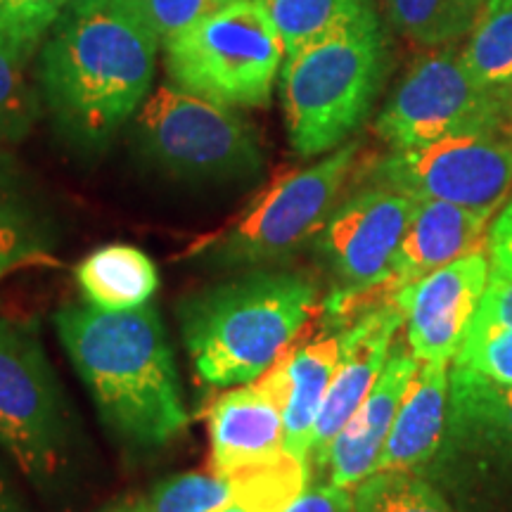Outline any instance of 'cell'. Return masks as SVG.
<instances>
[{
  "label": "cell",
  "instance_id": "6da1fadb",
  "mask_svg": "<svg viewBox=\"0 0 512 512\" xmlns=\"http://www.w3.org/2000/svg\"><path fill=\"white\" fill-rule=\"evenodd\" d=\"M162 43L117 0H72L38 55V86L57 126L100 150L150 95Z\"/></svg>",
  "mask_w": 512,
  "mask_h": 512
},
{
  "label": "cell",
  "instance_id": "7a4b0ae2",
  "mask_svg": "<svg viewBox=\"0 0 512 512\" xmlns=\"http://www.w3.org/2000/svg\"><path fill=\"white\" fill-rule=\"evenodd\" d=\"M55 328L102 422L138 448H159L188 427L169 335L150 304L133 311L64 306Z\"/></svg>",
  "mask_w": 512,
  "mask_h": 512
},
{
  "label": "cell",
  "instance_id": "3957f363",
  "mask_svg": "<svg viewBox=\"0 0 512 512\" xmlns=\"http://www.w3.org/2000/svg\"><path fill=\"white\" fill-rule=\"evenodd\" d=\"M318 306L311 278L259 266L185 297L178 320L195 373L230 389L259 380L285 356Z\"/></svg>",
  "mask_w": 512,
  "mask_h": 512
},
{
  "label": "cell",
  "instance_id": "277c9868",
  "mask_svg": "<svg viewBox=\"0 0 512 512\" xmlns=\"http://www.w3.org/2000/svg\"><path fill=\"white\" fill-rule=\"evenodd\" d=\"M387 64V38L373 5L287 55L280 95L292 150L320 157L349 143L373 110Z\"/></svg>",
  "mask_w": 512,
  "mask_h": 512
},
{
  "label": "cell",
  "instance_id": "5b68a950",
  "mask_svg": "<svg viewBox=\"0 0 512 512\" xmlns=\"http://www.w3.org/2000/svg\"><path fill=\"white\" fill-rule=\"evenodd\" d=\"M169 81L226 107H266L285 43L259 0H233L164 43Z\"/></svg>",
  "mask_w": 512,
  "mask_h": 512
},
{
  "label": "cell",
  "instance_id": "8992f818",
  "mask_svg": "<svg viewBox=\"0 0 512 512\" xmlns=\"http://www.w3.org/2000/svg\"><path fill=\"white\" fill-rule=\"evenodd\" d=\"M358 150L361 143L349 140L320 162L275 178L238 221L192 247L188 256L223 268H256L299 252L335 211Z\"/></svg>",
  "mask_w": 512,
  "mask_h": 512
},
{
  "label": "cell",
  "instance_id": "52a82bcc",
  "mask_svg": "<svg viewBox=\"0 0 512 512\" xmlns=\"http://www.w3.org/2000/svg\"><path fill=\"white\" fill-rule=\"evenodd\" d=\"M136 143L147 162L192 183H238L264 171L259 133L235 107L159 86L136 114Z\"/></svg>",
  "mask_w": 512,
  "mask_h": 512
},
{
  "label": "cell",
  "instance_id": "ba28073f",
  "mask_svg": "<svg viewBox=\"0 0 512 512\" xmlns=\"http://www.w3.org/2000/svg\"><path fill=\"white\" fill-rule=\"evenodd\" d=\"M72 422L36 323L0 318V448L34 482L69 460Z\"/></svg>",
  "mask_w": 512,
  "mask_h": 512
},
{
  "label": "cell",
  "instance_id": "9c48e42d",
  "mask_svg": "<svg viewBox=\"0 0 512 512\" xmlns=\"http://www.w3.org/2000/svg\"><path fill=\"white\" fill-rule=\"evenodd\" d=\"M415 211L413 197L368 185L339 202L313 238L332 290L323 302L325 320H342L373 299H392L396 254Z\"/></svg>",
  "mask_w": 512,
  "mask_h": 512
},
{
  "label": "cell",
  "instance_id": "30bf717a",
  "mask_svg": "<svg viewBox=\"0 0 512 512\" xmlns=\"http://www.w3.org/2000/svg\"><path fill=\"white\" fill-rule=\"evenodd\" d=\"M508 102L498 88L479 83L463 62V50L446 46L415 62L382 112L375 133L392 150H408L463 136L501 131Z\"/></svg>",
  "mask_w": 512,
  "mask_h": 512
},
{
  "label": "cell",
  "instance_id": "8fae6325",
  "mask_svg": "<svg viewBox=\"0 0 512 512\" xmlns=\"http://www.w3.org/2000/svg\"><path fill=\"white\" fill-rule=\"evenodd\" d=\"M366 181L413 200H439L494 216L512 195V138L482 131L392 150L370 166Z\"/></svg>",
  "mask_w": 512,
  "mask_h": 512
},
{
  "label": "cell",
  "instance_id": "7c38bea8",
  "mask_svg": "<svg viewBox=\"0 0 512 512\" xmlns=\"http://www.w3.org/2000/svg\"><path fill=\"white\" fill-rule=\"evenodd\" d=\"M430 475L475 503L512 498V387L451 366L446 439Z\"/></svg>",
  "mask_w": 512,
  "mask_h": 512
},
{
  "label": "cell",
  "instance_id": "4fadbf2b",
  "mask_svg": "<svg viewBox=\"0 0 512 512\" xmlns=\"http://www.w3.org/2000/svg\"><path fill=\"white\" fill-rule=\"evenodd\" d=\"M491 273L489 247L403 285L394 302L403 311L406 344L420 363H453L482 304Z\"/></svg>",
  "mask_w": 512,
  "mask_h": 512
},
{
  "label": "cell",
  "instance_id": "5bb4252c",
  "mask_svg": "<svg viewBox=\"0 0 512 512\" xmlns=\"http://www.w3.org/2000/svg\"><path fill=\"white\" fill-rule=\"evenodd\" d=\"M292 349L259 380L230 387L209 408V470L238 475L287 456L285 406L290 399Z\"/></svg>",
  "mask_w": 512,
  "mask_h": 512
},
{
  "label": "cell",
  "instance_id": "9a60e30c",
  "mask_svg": "<svg viewBox=\"0 0 512 512\" xmlns=\"http://www.w3.org/2000/svg\"><path fill=\"white\" fill-rule=\"evenodd\" d=\"M401 328L403 311L394 299L370 306L342 328L337 368L313 432L311 467L323 472L332 441L373 392Z\"/></svg>",
  "mask_w": 512,
  "mask_h": 512
},
{
  "label": "cell",
  "instance_id": "2e32d148",
  "mask_svg": "<svg viewBox=\"0 0 512 512\" xmlns=\"http://www.w3.org/2000/svg\"><path fill=\"white\" fill-rule=\"evenodd\" d=\"M418 368L420 361L408 349V344L392 349V356H389L380 380L375 382L373 392L332 441L323 467L328 484L354 491L363 479L377 472V463H380L384 444L392 432L396 413H399L403 396L411 387Z\"/></svg>",
  "mask_w": 512,
  "mask_h": 512
},
{
  "label": "cell",
  "instance_id": "e0dca14e",
  "mask_svg": "<svg viewBox=\"0 0 512 512\" xmlns=\"http://www.w3.org/2000/svg\"><path fill=\"white\" fill-rule=\"evenodd\" d=\"M491 216L439 200H415V211L396 254L389 287L425 278L463 256L489 247Z\"/></svg>",
  "mask_w": 512,
  "mask_h": 512
},
{
  "label": "cell",
  "instance_id": "ac0fdd59",
  "mask_svg": "<svg viewBox=\"0 0 512 512\" xmlns=\"http://www.w3.org/2000/svg\"><path fill=\"white\" fill-rule=\"evenodd\" d=\"M448 387L451 363H420L396 413L377 472L403 470L425 475L430 470L446 439Z\"/></svg>",
  "mask_w": 512,
  "mask_h": 512
},
{
  "label": "cell",
  "instance_id": "d6986e66",
  "mask_svg": "<svg viewBox=\"0 0 512 512\" xmlns=\"http://www.w3.org/2000/svg\"><path fill=\"white\" fill-rule=\"evenodd\" d=\"M57 233L31 181L0 150V278L34 266H55Z\"/></svg>",
  "mask_w": 512,
  "mask_h": 512
},
{
  "label": "cell",
  "instance_id": "ffe728a7",
  "mask_svg": "<svg viewBox=\"0 0 512 512\" xmlns=\"http://www.w3.org/2000/svg\"><path fill=\"white\" fill-rule=\"evenodd\" d=\"M342 330H320L316 337L294 347L290 356V399L285 406V451L287 456L311 463L313 432L323 411L332 375L339 358Z\"/></svg>",
  "mask_w": 512,
  "mask_h": 512
},
{
  "label": "cell",
  "instance_id": "44dd1931",
  "mask_svg": "<svg viewBox=\"0 0 512 512\" xmlns=\"http://www.w3.org/2000/svg\"><path fill=\"white\" fill-rule=\"evenodd\" d=\"M76 283L93 309L133 311L150 304L159 287V275L143 249L107 245L95 249L76 266Z\"/></svg>",
  "mask_w": 512,
  "mask_h": 512
},
{
  "label": "cell",
  "instance_id": "7402d4cb",
  "mask_svg": "<svg viewBox=\"0 0 512 512\" xmlns=\"http://www.w3.org/2000/svg\"><path fill=\"white\" fill-rule=\"evenodd\" d=\"M233 477V498L219 512H285L311 484V463L283 456Z\"/></svg>",
  "mask_w": 512,
  "mask_h": 512
},
{
  "label": "cell",
  "instance_id": "603a6c76",
  "mask_svg": "<svg viewBox=\"0 0 512 512\" xmlns=\"http://www.w3.org/2000/svg\"><path fill=\"white\" fill-rule=\"evenodd\" d=\"M460 50L482 86L503 88L512 81V0H486Z\"/></svg>",
  "mask_w": 512,
  "mask_h": 512
},
{
  "label": "cell",
  "instance_id": "cb8c5ba5",
  "mask_svg": "<svg viewBox=\"0 0 512 512\" xmlns=\"http://www.w3.org/2000/svg\"><path fill=\"white\" fill-rule=\"evenodd\" d=\"M351 512H460L430 477L380 470L354 489Z\"/></svg>",
  "mask_w": 512,
  "mask_h": 512
},
{
  "label": "cell",
  "instance_id": "d4e9b609",
  "mask_svg": "<svg viewBox=\"0 0 512 512\" xmlns=\"http://www.w3.org/2000/svg\"><path fill=\"white\" fill-rule=\"evenodd\" d=\"M285 43V57L361 15L370 0H259Z\"/></svg>",
  "mask_w": 512,
  "mask_h": 512
},
{
  "label": "cell",
  "instance_id": "484cf974",
  "mask_svg": "<svg viewBox=\"0 0 512 512\" xmlns=\"http://www.w3.org/2000/svg\"><path fill=\"white\" fill-rule=\"evenodd\" d=\"M387 8L394 27L427 48L467 34L482 10L477 0H387Z\"/></svg>",
  "mask_w": 512,
  "mask_h": 512
},
{
  "label": "cell",
  "instance_id": "4316f807",
  "mask_svg": "<svg viewBox=\"0 0 512 512\" xmlns=\"http://www.w3.org/2000/svg\"><path fill=\"white\" fill-rule=\"evenodd\" d=\"M31 57L34 50L0 34V145L27 138L41 114V100L27 74Z\"/></svg>",
  "mask_w": 512,
  "mask_h": 512
},
{
  "label": "cell",
  "instance_id": "83f0119b",
  "mask_svg": "<svg viewBox=\"0 0 512 512\" xmlns=\"http://www.w3.org/2000/svg\"><path fill=\"white\" fill-rule=\"evenodd\" d=\"M233 498V477L219 472H185L159 482L136 501V512H219Z\"/></svg>",
  "mask_w": 512,
  "mask_h": 512
},
{
  "label": "cell",
  "instance_id": "f1b7e54d",
  "mask_svg": "<svg viewBox=\"0 0 512 512\" xmlns=\"http://www.w3.org/2000/svg\"><path fill=\"white\" fill-rule=\"evenodd\" d=\"M117 3L164 46L197 19L211 15L233 0H117Z\"/></svg>",
  "mask_w": 512,
  "mask_h": 512
},
{
  "label": "cell",
  "instance_id": "f546056e",
  "mask_svg": "<svg viewBox=\"0 0 512 512\" xmlns=\"http://www.w3.org/2000/svg\"><path fill=\"white\" fill-rule=\"evenodd\" d=\"M451 366L470 370L501 387H512V328L470 330Z\"/></svg>",
  "mask_w": 512,
  "mask_h": 512
},
{
  "label": "cell",
  "instance_id": "4dcf8cb0",
  "mask_svg": "<svg viewBox=\"0 0 512 512\" xmlns=\"http://www.w3.org/2000/svg\"><path fill=\"white\" fill-rule=\"evenodd\" d=\"M72 0H0V34L34 50Z\"/></svg>",
  "mask_w": 512,
  "mask_h": 512
},
{
  "label": "cell",
  "instance_id": "1f68e13d",
  "mask_svg": "<svg viewBox=\"0 0 512 512\" xmlns=\"http://www.w3.org/2000/svg\"><path fill=\"white\" fill-rule=\"evenodd\" d=\"M512 328V268L491 261L489 283L470 330Z\"/></svg>",
  "mask_w": 512,
  "mask_h": 512
},
{
  "label": "cell",
  "instance_id": "d6a6232c",
  "mask_svg": "<svg viewBox=\"0 0 512 512\" xmlns=\"http://www.w3.org/2000/svg\"><path fill=\"white\" fill-rule=\"evenodd\" d=\"M354 491L335 484H309L285 512H351Z\"/></svg>",
  "mask_w": 512,
  "mask_h": 512
},
{
  "label": "cell",
  "instance_id": "836d02e7",
  "mask_svg": "<svg viewBox=\"0 0 512 512\" xmlns=\"http://www.w3.org/2000/svg\"><path fill=\"white\" fill-rule=\"evenodd\" d=\"M489 254L491 261L512 268V195L505 202L501 214L496 216V221L491 223Z\"/></svg>",
  "mask_w": 512,
  "mask_h": 512
},
{
  "label": "cell",
  "instance_id": "e575fe53",
  "mask_svg": "<svg viewBox=\"0 0 512 512\" xmlns=\"http://www.w3.org/2000/svg\"><path fill=\"white\" fill-rule=\"evenodd\" d=\"M0 512H27L22 501H19L15 486L10 484L8 475H5L3 465H0Z\"/></svg>",
  "mask_w": 512,
  "mask_h": 512
},
{
  "label": "cell",
  "instance_id": "d590c367",
  "mask_svg": "<svg viewBox=\"0 0 512 512\" xmlns=\"http://www.w3.org/2000/svg\"><path fill=\"white\" fill-rule=\"evenodd\" d=\"M100 512H136V501H119L110 508H102Z\"/></svg>",
  "mask_w": 512,
  "mask_h": 512
},
{
  "label": "cell",
  "instance_id": "8d00e7d4",
  "mask_svg": "<svg viewBox=\"0 0 512 512\" xmlns=\"http://www.w3.org/2000/svg\"><path fill=\"white\" fill-rule=\"evenodd\" d=\"M498 91H501V93H503V98H505V102H510V100H512V81H508V83H505V86H503V88H498Z\"/></svg>",
  "mask_w": 512,
  "mask_h": 512
},
{
  "label": "cell",
  "instance_id": "74e56055",
  "mask_svg": "<svg viewBox=\"0 0 512 512\" xmlns=\"http://www.w3.org/2000/svg\"><path fill=\"white\" fill-rule=\"evenodd\" d=\"M508 114H510V119H512V100L508 102Z\"/></svg>",
  "mask_w": 512,
  "mask_h": 512
},
{
  "label": "cell",
  "instance_id": "f35d334b",
  "mask_svg": "<svg viewBox=\"0 0 512 512\" xmlns=\"http://www.w3.org/2000/svg\"><path fill=\"white\" fill-rule=\"evenodd\" d=\"M477 3H479V8H484V3H486V0H477Z\"/></svg>",
  "mask_w": 512,
  "mask_h": 512
}]
</instances>
